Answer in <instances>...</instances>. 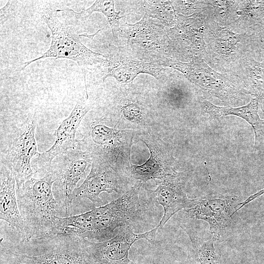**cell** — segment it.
<instances>
[{
  "label": "cell",
  "instance_id": "6da1fadb",
  "mask_svg": "<svg viewBox=\"0 0 264 264\" xmlns=\"http://www.w3.org/2000/svg\"><path fill=\"white\" fill-rule=\"evenodd\" d=\"M54 180L48 168L34 171L16 194L24 224L22 236L26 241H40L62 210L52 190Z\"/></svg>",
  "mask_w": 264,
  "mask_h": 264
},
{
  "label": "cell",
  "instance_id": "7a4b0ae2",
  "mask_svg": "<svg viewBox=\"0 0 264 264\" xmlns=\"http://www.w3.org/2000/svg\"><path fill=\"white\" fill-rule=\"evenodd\" d=\"M142 185L136 183L110 203L74 215L73 224L79 236L93 242H103L111 238L120 228L132 225L143 209L139 194Z\"/></svg>",
  "mask_w": 264,
  "mask_h": 264
},
{
  "label": "cell",
  "instance_id": "3957f363",
  "mask_svg": "<svg viewBox=\"0 0 264 264\" xmlns=\"http://www.w3.org/2000/svg\"><path fill=\"white\" fill-rule=\"evenodd\" d=\"M135 131L119 130L106 125L104 120H94L86 125L81 148L92 158L101 160L126 178L130 169L131 150Z\"/></svg>",
  "mask_w": 264,
  "mask_h": 264
},
{
  "label": "cell",
  "instance_id": "277c9868",
  "mask_svg": "<svg viewBox=\"0 0 264 264\" xmlns=\"http://www.w3.org/2000/svg\"><path fill=\"white\" fill-rule=\"evenodd\" d=\"M37 119L35 115L16 119L1 130L0 163L15 176L17 188L34 173L31 162L39 154L35 139Z\"/></svg>",
  "mask_w": 264,
  "mask_h": 264
},
{
  "label": "cell",
  "instance_id": "5b68a950",
  "mask_svg": "<svg viewBox=\"0 0 264 264\" xmlns=\"http://www.w3.org/2000/svg\"><path fill=\"white\" fill-rule=\"evenodd\" d=\"M166 64L182 73L200 92L202 99L218 100L230 106L248 95L239 78L216 71L202 57H195L189 62L170 60Z\"/></svg>",
  "mask_w": 264,
  "mask_h": 264
},
{
  "label": "cell",
  "instance_id": "8992f818",
  "mask_svg": "<svg viewBox=\"0 0 264 264\" xmlns=\"http://www.w3.org/2000/svg\"><path fill=\"white\" fill-rule=\"evenodd\" d=\"M57 12L56 10L48 8L43 11L42 18L51 32L50 46L40 57L24 62L22 69L42 59L65 58L75 62L85 77L87 70H92L106 64L108 59L86 47L72 27L66 26L59 20Z\"/></svg>",
  "mask_w": 264,
  "mask_h": 264
},
{
  "label": "cell",
  "instance_id": "52a82bcc",
  "mask_svg": "<svg viewBox=\"0 0 264 264\" xmlns=\"http://www.w3.org/2000/svg\"><path fill=\"white\" fill-rule=\"evenodd\" d=\"M204 60L216 71L234 76L240 61L251 52L249 35L220 26L214 15L206 21Z\"/></svg>",
  "mask_w": 264,
  "mask_h": 264
},
{
  "label": "cell",
  "instance_id": "ba28073f",
  "mask_svg": "<svg viewBox=\"0 0 264 264\" xmlns=\"http://www.w3.org/2000/svg\"><path fill=\"white\" fill-rule=\"evenodd\" d=\"M92 163L91 156L81 148L79 142L57 155L52 161L49 169L54 180L53 194L62 210L66 214L72 203L73 192L79 181L86 178Z\"/></svg>",
  "mask_w": 264,
  "mask_h": 264
},
{
  "label": "cell",
  "instance_id": "9c48e42d",
  "mask_svg": "<svg viewBox=\"0 0 264 264\" xmlns=\"http://www.w3.org/2000/svg\"><path fill=\"white\" fill-rule=\"evenodd\" d=\"M264 194V189L240 202L234 195L214 198H197L195 205L184 209L188 216L201 220L209 226L211 239H220L229 228L232 216L243 206Z\"/></svg>",
  "mask_w": 264,
  "mask_h": 264
},
{
  "label": "cell",
  "instance_id": "30bf717a",
  "mask_svg": "<svg viewBox=\"0 0 264 264\" xmlns=\"http://www.w3.org/2000/svg\"><path fill=\"white\" fill-rule=\"evenodd\" d=\"M158 228L135 233L132 225L120 228L111 238L100 242L82 239L83 245L94 264H136L129 258L132 245L137 241L145 239L150 243L154 242Z\"/></svg>",
  "mask_w": 264,
  "mask_h": 264
},
{
  "label": "cell",
  "instance_id": "8fae6325",
  "mask_svg": "<svg viewBox=\"0 0 264 264\" xmlns=\"http://www.w3.org/2000/svg\"><path fill=\"white\" fill-rule=\"evenodd\" d=\"M213 15L210 7L205 11L190 16L179 15L176 26L171 32L175 50L178 53L192 60L205 55L204 32L206 21Z\"/></svg>",
  "mask_w": 264,
  "mask_h": 264
},
{
  "label": "cell",
  "instance_id": "7c38bea8",
  "mask_svg": "<svg viewBox=\"0 0 264 264\" xmlns=\"http://www.w3.org/2000/svg\"><path fill=\"white\" fill-rule=\"evenodd\" d=\"M83 98L78 100L69 115L60 125L56 130L53 145L47 151L39 153L32 160L33 171L49 168L53 159L58 154L78 144L76 138L77 129L89 111L92 105Z\"/></svg>",
  "mask_w": 264,
  "mask_h": 264
},
{
  "label": "cell",
  "instance_id": "4fadbf2b",
  "mask_svg": "<svg viewBox=\"0 0 264 264\" xmlns=\"http://www.w3.org/2000/svg\"><path fill=\"white\" fill-rule=\"evenodd\" d=\"M140 138L149 149L150 156L142 165L132 164L126 175L127 179L143 184L177 173L175 169V161L162 141L149 133L143 134Z\"/></svg>",
  "mask_w": 264,
  "mask_h": 264
},
{
  "label": "cell",
  "instance_id": "5bb4252c",
  "mask_svg": "<svg viewBox=\"0 0 264 264\" xmlns=\"http://www.w3.org/2000/svg\"><path fill=\"white\" fill-rule=\"evenodd\" d=\"M125 179L106 162L92 158L90 171L83 183L74 190L72 202L76 199L87 198L95 205L101 204L100 194L113 191L121 193Z\"/></svg>",
  "mask_w": 264,
  "mask_h": 264
},
{
  "label": "cell",
  "instance_id": "9a60e30c",
  "mask_svg": "<svg viewBox=\"0 0 264 264\" xmlns=\"http://www.w3.org/2000/svg\"><path fill=\"white\" fill-rule=\"evenodd\" d=\"M155 190L146 189L152 202L162 206L164 214L157 228H162L176 213L192 207L196 198H190L185 193V182L179 173L167 176L155 181Z\"/></svg>",
  "mask_w": 264,
  "mask_h": 264
},
{
  "label": "cell",
  "instance_id": "2e32d148",
  "mask_svg": "<svg viewBox=\"0 0 264 264\" xmlns=\"http://www.w3.org/2000/svg\"><path fill=\"white\" fill-rule=\"evenodd\" d=\"M58 246L39 255L15 254L19 264H94L82 240L58 242Z\"/></svg>",
  "mask_w": 264,
  "mask_h": 264
},
{
  "label": "cell",
  "instance_id": "e0dca14e",
  "mask_svg": "<svg viewBox=\"0 0 264 264\" xmlns=\"http://www.w3.org/2000/svg\"><path fill=\"white\" fill-rule=\"evenodd\" d=\"M259 100L252 97L246 105L239 107H220L200 98L201 114H208L209 119H219L228 115H235L247 121L252 127L255 137V147H258L264 137V121L258 114Z\"/></svg>",
  "mask_w": 264,
  "mask_h": 264
},
{
  "label": "cell",
  "instance_id": "ac0fdd59",
  "mask_svg": "<svg viewBox=\"0 0 264 264\" xmlns=\"http://www.w3.org/2000/svg\"><path fill=\"white\" fill-rule=\"evenodd\" d=\"M0 166V218L22 235L24 224L18 206L15 177L5 166Z\"/></svg>",
  "mask_w": 264,
  "mask_h": 264
},
{
  "label": "cell",
  "instance_id": "d6986e66",
  "mask_svg": "<svg viewBox=\"0 0 264 264\" xmlns=\"http://www.w3.org/2000/svg\"><path fill=\"white\" fill-rule=\"evenodd\" d=\"M234 75L249 95L258 99L264 110V62H258L250 52L240 61Z\"/></svg>",
  "mask_w": 264,
  "mask_h": 264
},
{
  "label": "cell",
  "instance_id": "ffe728a7",
  "mask_svg": "<svg viewBox=\"0 0 264 264\" xmlns=\"http://www.w3.org/2000/svg\"><path fill=\"white\" fill-rule=\"evenodd\" d=\"M106 63L108 70L103 77L104 81L108 77H112L119 82L129 83L140 73L149 74L158 79L162 77L161 69L139 61L112 57L108 59Z\"/></svg>",
  "mask_w": 264,
  "mask_h": 264
},
{
  "label": "cell",
  "instance_id": "44dd1931",
  "mask_svg": "<svg viewBox=\"0 0 264 264\" xmlns=\"http://www.w3.org/2000/svg\"><path fill=\"white\" fill-rule=\"evenodd\" d=\"M237 15L236 21L229 29L249 34L264 22V0H240Z\"/></svg>",
  "mask_w": 264,
  "mask_h": 264
},
{
  "label": "cell",
  "instance_id": "7402d4cb",
  "mask_svg": "<svg viewBox=\"0 0 264 264\" xmlns=\"http://www.w3.org/2000/svg\"><path fill=\"white\" fill-rule=\"evenodd\" d=\"M181 227L191 241L195 264H219L214 246V240L204 241L198 235L192 227L186 225Z\"/></svg>",
  "mask_w": 264,
  "mask_h": 264
},
{
  "label": "cell",
  "instance_id": "603a6c76",
  "mask_svg": "<svg viewBox=\"0 0 264 264\" xmlns=\"http://www.w3.org/2000/svg\"><path fill=\"white\" fill-rule=\"evenodd\" d=\"M57 12L71 11L79 18L87 19L93 12H98L102 13L107 19L110 25L112 36L114 40H118L120 19L124 16H120V11L117 12L115 10L113 0H95L88 8L84 9L80 12H76L72 9H56Z\"/></svg>",
  "mask_w": 264,
  "mask_h": 264
},
{
  "label": "cell",
  "instance_id": "cb8c5ba5",
  "mask_svg": "<svg viewBox=\"0 0 264 264\" xmlns=\"http://www.w3.org/2000/svg\"><path fill=\"white\" fill-rule=\"evenodd\" d=\"M213 10L215 21L221 27L229 28L237 19L240 0H206Z\"/></svg>",
  "mask_w": 264,
  "mask_h": 264
},
{
  "label": "cell",
  "instance_id": "d4e9b609",
  "mask_svg": "<svg viewBox=\"0 0 264 264\" xmlns=\"http://www.w3.org/2000/svg\"><path fill=\"white\" fill-rule=\"evenodd\" d=\"M120 120L128 126L136 128H143L147 124L146 117L144 116L139 106L134 103H129L122 108Z\"/></svg>",
  "mask_w": 264,
  "mask_h": 264
},
{
  "label": "cell",
  "instance_id": "484cf974",
  "mask_svg": "<svg viewBox=\"0 0 264 264\" xmlns=\"http://www.w3.org/2000/svg\"><path fill=\"white\" fill-rule=\"evenodd\" d=\"M175 11L190 16L201 13L210 6L206 0H176L172 1Z\"/></svg>",
  "mask_w": 264,
  "mask_h": 264
},
{
  "label": "cell",
  "instance_id": "4316f807",
  "mask_svg": "<svg viewBox=\"0 0 264 264\" xmlns=\"http://www.w3.org/2000/svg\"><path fill=\"white\" fill-rule=\"evenodd\" d=\"M248 35L251 52L258 54L264 62V22Z\"/></svg>",
  "mask_w": 264,
  "mask_h": 264
}]
</instances>
